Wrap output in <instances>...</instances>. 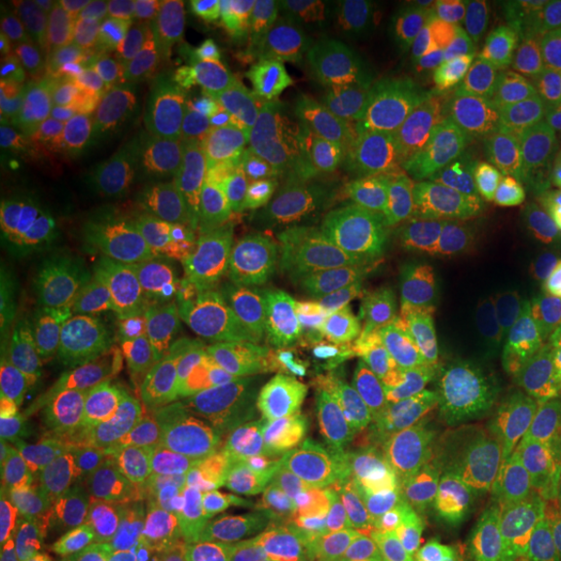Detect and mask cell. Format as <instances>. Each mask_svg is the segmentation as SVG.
I'll return each instance as SVG.
<instances>
[{
	"mask_svg": "<svg viewBox=\"0 0 561 561\" xmlns=\"http://www.w3.org/2000/svg\"><path fill=\"white\" fill-rule=\"evenodd\" d=\"M518 238L552 272L561 268V197H549L530 206L518 225Z\"/></svg>",
	"mask_w": 561,
	"mask_h": 561,
	"instance_id": "cell-32",
	"label": "cell"
},
{
	"mask_svg": "<svg viewBox=\"0 0 561 561\" xmlns=\"http://www.w3.org/2000/svg\"><path fill=\"white\" fill-rule=\"evenodd\" d=\"M321 44H324V3L284 0V3H272V10L243 35L231 60L272 57V60H294L306 66L312 57H319Z\"/></svg>",
	"mask_w": 561,
	"mask_h": 561,
	"instance_id": "cell-27",
	"label": "cell"
},
{
	"mask_svg": "<svg viewBox=\"0 0 561 561\" xmlns=\"http://www.w3.org/2000/svg\"><path fill=\"white\" fill-rule=\"evenodd\" d=\"M221 241L247 268L297 280L300 287H309L328 268L319 250L306 241L294 219L275 203L256 206L253 216Z\"/></svg>",
	"mask_w": 561,
	"mask_h": 561,
	"instance_id": "cell-23",
	"label": "cell"
},
{
	"mask_svg": "<svg viewBox=\"0 0 561 561\" xmlns=\"http://www.w3.org/2000/svg\"><path fill=\"white\" fill-rule=\"evenodd\" d=\"M294 225L306 234V241L319 250L324 265L375 253L371 241V216L375 203L362 191L353 175L334 172L328 165H300L275 197Z\"/></svg>",
	"mask_w": 561,
	"mask_h": 561,
	"instance_id": "cell-18",
	"label": "cell"
},
{
	"mask_svg": "<svg viewBox=\"0 0 561 561\" xmlns=\"http://www.w3.org/2000/svg\"><path fill=\"white\" fill-rule=\"evenodd\" d=\"M302 294L306 287H300L297 280L247 268L234 300L221 312L219 324L234 341L275 343L287 334Z\"/></svg>",
	"mask_w": 561,
	"mask_h": 561,
	"instance_id": "cell-26",
	"label": "cell"
},
{
	"mask_svg": "<svg viewBox=\"0 0 561 561\" xmlns=\"http://www.w3.org/2000/svg\"><path fill=\"white\" fill-rule=\"evenodd\" d=\"M324 50L397 62L405 54V3L331 0L324 3Z\"/></svg>",
	"mask_w": 561,
	"mask_h": 561,
	"instance_id": "cell-24",
	"label": "cell"
},
{
	"mask_svg": "<svg viewBox=\"0 0 561 561\" xmlns=\"http://www.w3.org/2000/svg\"><path fill=\"white\" fill-rule=\"evenodd\" d=\"M419 431H383L290 496L275 524L280 561H390L415 500Z\"/></svg>",
	"mask_w": 561,
	"mask_h": 561,
	"instance_id": "cell-5",
	"label": "cell"
},
{
	"mask_svg": "<svg viewBox=\"0 0 561 561\" xmlns=\"http://www.w3.org/2000/svg\"><path fill=\"white\" fill-rule=\"evenodd\" d=\"M243 275L247 265L216 234L160 231L157 306L165 319L219 321Z\"/></svg>",
	"mask_w": 561,
	"mask_h": 561,
	"instance_id": "cell-19",
	"label": "cell"
},
{
	"mask_svg": "<svg viewBox=\"0 0 561 561\" xmlns=\"http://www.w3.org/2000/svg\"><path fill=\"white\" fill-rule=\"evenodd\" d=\"M197 368L144 353L125 368L110 397L94 409V419L113 437L131 440L153 453H194L191 446V390Z\"/></svg>",
	"mask_w": 561,
	"mask_h": 561,
	"instance_id": "cell-16",
	"label": "cell"
},
{
	"mask_svg": "<svg viewBox=\"0 0 561 561\" xmlns=\"http://www.w3.org/2000/svg\"><path fill=\"white\" fill-rule=\"evenodd\" d=\"M228 62L172 7L144 47V160L219 128Z\"/></svg>",
	"mask_w": 561,
	"mask_h": 561,
	"instance_id": "cell-9",
	"label": "cell"
},
{
	"mask_svg": "<svg viewBox=\"0 0 561 561\" xmlns=\"http://www.w3.org/2000/svg\"><path fill=\"white\" fill-rule=\"evenodd\" d=\"M0 157L3 165L13 172L35 157V125L10 98L0 101Z\"/></svg>",
	"mask_w": 561,
	"mask_h": 561,
	"instance_id": "cell-33",
	"label": "cell"
},
{
	"mask_svg": "<svg viewBox=\"0 0 561 561\" xmlns=\"http://www.w3.org/2000/svg\"><path fill=\"white\" fill-rule=\"evenodd\" d=\"M456 84V81H453ZM483 181L474 135L453 91L431 140L375 201L371 241L381 253H402L453 231Z\"/></svg>",
	"mask_w": 561,
	"mask_h": 561,
	"instance_id": "cell-8",
	"label": "cell"
},
{
	"mask_svg": "<svg viewBox=\"0 0 561 561\" xmlns=\"http://www.w3.org/2000/svg\"><path fill=\"white\" fill-rule=\"evenodd\" d=\"M41 160L101 241H125L140 221V169L101 125L66 128L41 140Z\"/></svg>",
	"mask_w": 561,
	"mask_h": 561,
	"instance_id": "cell-14",
	"label": "cell"
},
{
	"mask_svg": "<svg viewBox=\"0 0 561 561\" xmlns=\"http://www.w3.org/2000/svg\"><path fill=\"white\" fill-rule=\"evenodd\" d=\"M446 561H530L524 552L522 542H512V546H483V549H468L459 552Z\"/></svg>",
	"mask_w": 561,
	"mask_h": 561,
	"instance_id": "cell-36",
	"label": "cell"
},
{
	"mask_svg": "<svg viewBox=\"0 0 561 561\" xmlns=\"http://www.w3.org/2000/svg\"><path fill=\"white\" fill-rule=\"evenodd\" d=\"M483 3L474 0H409L405 3V54L419 66L453 69L478 38Z\"/></svg>",
	"mask_w": 561,
	"mask_h": 561,
	"instance_id": "cell-25",
	"label": "cell"
},
{
	"mask_svg": "<svg viewBox=\"0 0 561 561\" xmlns=\"http://www.w3.org/2000/svg\"><path fill=\"white\" fill-rule=\"evenodd\" d=\"M284 153H253L228 131H206L150 153L140 165V221L144 228L165 231L179 206L197 191L234 187L250 191L260 175Z\"/></svg>",
	"mask_w": 561,
	"mask_h": 561,
	"instance_id": "cell-15",
	"label": "cell"
},
{
	"mask_svg": "<svg viewBox=\"0 0 561 561\" xmlns=\"http://www.w3.org/2000/svg\"><path fill=\"white\" fill-rule=\"evenodd\" d=\"M556 79L552 7L542 0L483 3L478 38L453 81L481 157L483 179L512 169L515 144L549 116Z\"/></svg>",
	"mask_w": 561,
	"mask_h": 561,
	"instance_id": "cell-6",
	"label": "cell"
},
{
	"mask_svg": "<svg viewBox=\"0 0 561 561\" xmlns=\"http://www.w3.org/2000/svg\"><path fill=\"white\" fill-rule=\"evenodd\" d=\"M409 309L397 253L375 250L331 262L306 287L284 334L278 412H302L356 381L400 337Z\"/></svg>",
	"mask_w": 561,
	"mask_h": 561,
	"instance_id": "cell-2",
	"label": "cell"
},
{
	"mask_svg": "<svg viewBox=\"0 0 561 561\" xmlns=\"http://www.w3.org/2000/svg\"><path fill=\"white\" fill-rule=\"evenodd\" d=\"M453 91V69L419 62L397 69L378 110L365 122L350 150V175L368 194V201H378L400 179L402 169L424 150L434 128L440 125Z\"/></svg>",
	"mask_w": 561,
	"mask_h": 561,
	"instance_id": "cell-13",
	"label": "cell"
},
{
	"mask_svg": "<svg viewBox=\"0 0 561 561\" xmlns=\"http://www.w3.org/2000/svg\"><path fill=\"white\" fill-rule=\"evenodd\" d=\"M397 69V62L362 60L331 50L312 57L302 69L300 98L284 144V157L309 162L353 150Z\"/></svg>",
	"mask_w": 561,
	"mask_h": 561,
	"instance_id": "cell-11",
	"label": "cell"
},
{
	"mask_svg": "<svg viewBox=\"0 0 561 561\" xmlns=\"http://www.w3.org/2000/svg\"><path fill=\"white\" fill-rule=\"evenodd\" d=\"M79 265L81 253L0 243L3 371H35V365L60 341L76 297Z\"/></svg>",
	"mask_w": 561,
	"mask_h": 561,
	"instance_id": "cell-12",
	"label": "cell"
},
{
	"mask_svg": "<svg viewBox=\"0 0 561 561\" xmlns=\"http://www.w3.org/2000/svg\"><path fill=\"white\" fill-rule=\"evenodd\" d=\"M44 35L66 62L94 122L140 169L144 162V44L106 3H38Z\"/></svg>",
	"mask_w": 561,
	"mask_h": 561,
	"instance_id": "cell-7",
	"label": "cell"
},
{
	"mask_svg": "<svg viewBox=\"0 0 561 561\" xmlns=\"http://www.w3.org/2000/svg\"><path fill=\"white\" fill-rule=\"evenodd\" d=\"M106 7L144 47L157 35L165 16L172 13V3H157V0H110Z\"/></svg>",
	"mask_w": 561,
	"mask_h": 561,
	"instance_id": "cell-34",
	"label": "cell"
},
{
	"mask_svg": "<svg viewBox=\"0 0 561 561\" xmlns=\"http://www.w3.org/2000/svg\"><path fill=\"white\" fill-rule=\"evenodd\" d=\"M549 478L542 419L486 415L453 405L419 431L415 500L440 522L527 527Z\"/></svg>",
	"mask_w": 561,
	"mask_h": 561,
	"instance_id": "cell-4",
	"label": "cell"
},
{
	"mask_svg": "<svg viewBox=\"0 0 561 561\" xmlns=\"http://www.w3.org/2000/svg\"><path fill=\"white\" fill-rule=\"evenodd\" d=\"M280 397L275 343L231 341L197 368L191 390V446L209 461H231L260 440Z\"/></svg>",
	"mask_w": 561,
	"mask_h": 561,
	"instance_id": "cell-10",
	"label": "cell"
},
{
	"mask_svg": "<svg viewBox=\"0 0 561 561\" xmlns=\"http://www.w3.org/2000/svg\"><path fill=\"white\" fill-rule=\"evenodd\" d=\"M157 268L160 231L144 225L125 241L81 250L69 319L35 378L94 412L125 368L150 353L160 321Z\"/></svg>",
	"mask_w": 561,
	"mask_h": 561,
	"instance_id": "cell-3",
	"label": "cell"
},
{
	"mask_svg": "<svg viewBox=\"0 0 561 561\" xmlns=\"http://www.w3.org/2000/svg\"><path fill=\"white\" fill-rule=\"evenodd\" d=\"M0 234L10 247L72 253L69 247L79 238V216L41 157L3 179Z\"/></svg>",
	"mask_w": 561,
	"mask_h": 561,
	"instance_id": "cell-22",
	"label": "cell"
},
{
	"mask_svg": "<svg viewBox=\"0 0 561 561\" xmlns=\"http://www.w3.org/2000/svg\"><path fill=\"white\" fill-rule=\"evenodd\" d=\"M179 16L213 50L234 57L243 35L272 10L268 0H181L175 3Z\"/></svg>",
	"mask_w": 561,
	"mask_h": 561,
	"instance_id": "cell-28",
	"label": "cell"
},
{
	"mask_svg": "<svg viewBox=\"0 0 561 561\" xmlns=\"http://www.w3.org/2000/svg\"><path fill=\"white\" fill-rule=\"evenodd\" d=\"M0 434L7 446L84 461L88 468L113 459V434L91 409L20 371H3L0 381Z\"/></svg>",
	"mask_w": 561,
	"mask_h": 561,
	"instance_id": "cell-17",
	"label": "cell"
},
{
	"mask_svg": "<svg viewBox=\"0 0 561 561\" xmlns=\"http://www.w3.org/2000/svg\"><path fill=\"white\" fill-rule=\"evenodd\" d=\"M302 62L231 60L221 88L219 128L253 153H284L300 98Z\"/></svg>",
	"mask_w": 561,
	"mask_h": 561,
	"instance_id": "cell-20",
	"label": "cell"
},
{
	"mask_svg": "<svg viewBox=\"0 0 561 561\" xmlns=\"http://www.w3.org/2000/svg\"><path fill=\"white\" fill-rule=\"evenodd\" d=\"M549 427V478L534 518L524 527L522 546L530 561H561V424Z\"/></svg>",
	"mask_w": 561,
	"mask_h": 561,
	"instance_id": "cell-29",
	"label": "cell"
},
{
	"mask_svg": "<svg viewBox=\"0 0 561 561\" xmlns=\"http://www.w3.org/2000/svg\"><path fill=\"white\" fill-rule=\"evenodd\" d=\"M231 341L234 337L221 328L219 321H184L160 316L153 341H150V353L187 365V368H201Z\"/></svg>",
	"mask_w": 561,
	"mask_h": 561,
	"instance_id": "cell-31",
	"label": "cell"
},
{
	"mask_svg": "<svg viewBox=\"0 0 561 561\" xmlns=\"http://www.w3.org/2000/svg\"><path fill=\"white\" fill-rule=\"evenodd\" d=\"M253 203L243 191L234 187H213V191H197L187 201L181 203L175 219L169 221L165 231H203V234H216L228 238L231 231H238L243 221L253 216Z\"/></svg>",
	"mask_w": 561,
	"mask_h": 561,
	"instance_id": "cell-30",
	"label": "cell"
},
{
	"mask_svg": "<svg viewBox=\"0 0 561 561\" xmlns=\"http://www.w3.org/2000/svg\"><path fill=\"white\" fill-rule=\"evenodd\" d=\"M540 419L546 424H561V328L552 356H549V368H546V381H542V405Z\"/></svg>",
	"mask_w": 561,
	"mask_h": 561,
	"instance_id": "cell-35",
	"label": "cell"
},
{
	"mask_svg": "<svg viewBox=\"0 0 561 561\" xmlns=\"http://www.w3.org/2000/svg\"><path fill=\"white\" fill-rule=\"evenodd\" d=\"M3 98L28 116L41 140L66 128L98 125L47 35L20 25L7 28L3 38Z\"/></svg>",
	"mask_w": 561,
	"mask_h": 561,
	"instance_id": "cell-21",
	"label": "cell"
},
{
	"mask_svg": "<svg viewBox=\"0 0 561 561\" xmlns=\"http://www.w3.org/2000/svg\"><path fill=\"white\" fill-rule=\"evenodd\" d=\"M561 328L556 272L502 225L461 238L434 337V378L459 409L540 419Z\"/></svg>",
	"mask_w": 561,
	"mask_h": 561,
	"instance_id": "cell-1",
	"label": "cell"
}]
</instances>
